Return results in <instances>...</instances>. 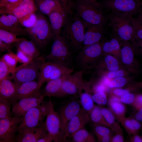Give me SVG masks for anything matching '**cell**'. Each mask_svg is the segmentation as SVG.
<instances>
[{
  "mask_svg": "<svg viewBox=\"0 0 142 142\" xmlns=\"http://www.w3.org/2000/svg\"><path fill=\"white\" fill-rule=\"evenodd\" d=\"M66 13L62 5L48 16L50 27L55 36L61 35Z\"/></svg>",
  "mask_w": 142,
  "mask_h": 142,
  "instance_id": "22",
  "label": "cell"
},
{
  "mask_svg": "<svg viewBox=\"0 0 142 142\" xmlns=\"http://www.w3.org/2000/svg\"><path fill=\"white\" fill-rule=\"evenodd\" d=\"M18 62L22 64L27 63L34 59L31 57L18 49L16 54Z\"/></svg>",
  "mask_w": 142,
  "mask_h": 142,
  "instance_id": "44",
  "label": "cell"
},
{
  "mask_svg": "<svg viewBox=\"0 0 142 142\" xmlns=\"http://www.w3.org/2000/svg\"><path fill=\"white\" fill-rule=\"evenodd\" d=\"M99 3L106 12L130 16L142 13L141 0H102Z\"/></svg>",
  "mask_w": 142,
  "mask_h": 142,
  "instance_id": "5",
  "label": "cell"
},
{
  "mask_svg": "<svg viewBox=\"0 0 142 142\" xmlns=\"http://www.w3.org/2000/svg\"><path fill=\"white\" fill-rule=\"evenodd\" d=\"M98 42L84 46L77 56L76 61L78 66L81 68L86 67L91 60L100 55L102 48Z\"/></svg>",
  "mask_w": 142,
  "mask_h": 142,
  "instance_id": "15",
  "label": "cell"
},
{
  "mask_svg": "<svg viewBox=\"0 0 142 142\" xmlns=\"http://www.w3.org/2000/svg\"><path fill=\"white\" fill-rule=\"evenodd\" d=\"M138 111L135 115V120L139 122H142V108L138 110Z\"/></svg>",
  "mask_w": 142,
  "mask_h": 142,
  "instance_id": "58",
  "label": "cell"
},
{
  "mask_svg": "<svg viewBox=\"0 0 142 142\" xmlns=\"http://www.w3.org/2000/svg\"><path fill=\"white\" fill-rule=\"evenodd\" d=\"M129 93V90L121 89H116L113 91V93L116 95L121 96L125 94Z\"/></svg>",
  "mask_w": 142,
  "mask_h": 142,
  "instance_id": "53",
  "label": "cell"
},
{
  "mask_svg": "<svg viewBox=\"0 0 142 142\" xmlns=\"http://www.w3.org/2000/svg\"><path fill=\"white\" fill-rule=\"evenodd\" d=\"M44 96L39 90L23 98L12 104L11 113L14 116L22 117L30 109L39 106L43 102Z\"/></svg>",
  "mask_w": 142,
  "mask_h": 142,
  "instance_id": "11",
  "label": "cell"
},
{
  "mask_svg": "<svg viewBox=\"0 0 142 142\" xmlns=\"http://www.w3.org/2000/svg\"><path fill=\"white\" fill-rule=\"evenodd\" d=\"M92 97L94 102L99 105H105L108 102L106 96L104 92L95 93Z\"/></svg>",
  "mask_w": 142,
  "mask_h": 142,
  "instance_id": "42",
  "label": "cell"
},
{
  "mask_svg": "<svg viewBox=\"0 0 142 142\" xmlns=\"http://www.w3.org/2000/svg\"><path fill=\"white\" fill-rule=\"evenodd\" d=\"M11 45L5 44L0 40V53L11 50Z\"/></svg>",
  "mask_w": 142,
  "mask_h": 142,
  "instance_id": "54",
  "label": "cell"
},
{
  "mask_svg": "<svg viewBox=\"0 0 142 142\" xmlns=\"http://www.w3.org/2000/svg\"><path fill=\"white\" fill-rule=\"evenodd\" d=\"M75 12L83 23L106 25L108 20L99 2L93 0H77L74 6Z\"/></svg>",
  "mask_w": 142,
  "mask_h": 142,
  "instance_id": "2",
  "label": "cell"
},
{
  "mask_svg": "<svg viewBox=\"0 0 142 142\" xmlns=\"http://www.w3.org/2000/svg\"><path fill=\"white\" fill-rule=\"evenodd\" d=\"M22 0H0V8H8L14 6Z\"/></svg>",
  "mask_w": 142,
  "mask_h": 142,
  "instance_id": "47",
  "label": "cell"
},
{
  "mask_svg": "<svg viewBox=\"0 0 142 142\" xmlns=\"http://www.w3.org/2000/svg\"><path fill=\"white\" fill-rule=\"evenodd\" d=\"M38 19L37 15L35 12L30 13L18 19L20 24L29 29L33 27L36 23Z\"/></svg>",
  "mask_w": 142,
  "mask_h": 142,
  "instance_id": "34",
  "label": "cell"
},
{
  "mask_svg": "<svg viewBox=\"0 0 142 142\" xmlns=\"http://www.w3.org/2000/svg\"><path fill=\"white\" fill-rule=\"evenodd\" d=\"M54 138L53 136L48 133L42 138L39 139L37 142H51L54 141Z\"/></svg>",
  "mask_w": 142,
  "mask_h": 142,
  "instance_id": "51",
  "label": "cell"
},
{
  "mask_svg": "<svg viewBox=\"0 0 142 142\" xmlns=\"http://www.w3.org/2000/svg\"><path fill=\"white\" fill-rule=\"evenodd\" d=\"M124 76V72L122 70L112 71L109 73L108 74L109 77L111 78L122 77Z\"/></svg>",
  "mask_w": 142,
  "mask_h": 142,
  "instance_id": "50",
  "label": "cell"
},
{
  "mask_svg": "<svg viewBox=\"0 0 142 142\" xmlns=\"http://www.w3.org/2000/svg\"><path fill=\"white\" fill-rule=\"evenodd\" d=\"M22 117L14 116L0 120V142L15 141L18 126Z\"/></svg>",
  "mask_w": 142,
  "mask_h": 142,
  "instance_id": "12",
  "label": "cell"
},
{
  "mask_svg": "<svg viewBox=\"0 0 142 142\" xmlns=\"http://www.w3.org/2000/svg\"><path fill=\"white\" fill-rule=\"evenodd\" d=\"M120 46L118 40L115 38L111 39L110 41L105 42L103 44L102 49L105 53H109L114 51L118 50Z\"/></svg>",
  "mask_w": 142,
  "mask_h": 142,
  "instance_id": "39",
  "label": "cell"
},
{
  "mask_svg": "<svg viewBox=\"0 0 142 142\" xmlns=\"http://www.w3.org/2000/svg\"><path fill=\"white\" fill-rule=\"evenodd\" d=\"M34 1H35L36 2V3H37L41 1H42L43 0H34Z\"/></svg>",
  "mask_w": 142,
  "mask_h": 142,
  "instance_id": "60",
  "label": "cell"
},
{
  "mask_svg": "<svg viewBox=\"0 0 142 142\" xmlns=\"http://www.w3.org/2000/svg\"><path fill=\"white\" fill-rule=\"evenodd\" d=\"M11 104L9 100L0 98V120L11 116Z\"/></svg>",
  "mask_w": 142,
  "mask_h": 142,
  "instance_id": "36",
  "label": "cell"
},
{
  "mask_svg": "<svg viewBox=\"0 0 142 142\" xmlns=\"http://www.w3.org/2000/svg\"><path fill=\"white\" fill-rule=\"evenodd\" d=\"M90 121L89 114L82 109L74 116L68 123L63 141L71 138L78 130L83 128Z\"/></svg>",
  "mask_w": 142,
  "mask_h": 142,
  "instance_id": "16",
  "label": "cell"
},
{
  "mask_svg": "<svg viewBox=\"0 0 142 142\" xmlns=\"http://www.w3.org/2000/svg\"><path fill=\"white\" fill-rule=\"evenodd\" d=\"M122 60L127 64H131L133 60V54L131 48L128 45L124 46L121 50Z\"/></svg>",
  "mask_w": 142,
  "mask_h": 142,
  "instance_id": "38",
  "label": "cell"
},
{
  "mask_svg": "<svg viewBox=\"0 0 142 142\" xmlns=\"http://www.w3.org/2000/svg\"><path fill=\"white\" fill-rule=\"evenodd\" d=\"M105 61L109 70L114 71L118 69L119 67L118 60L111 55H107L105 58Z\"/></svg>",
  "mask_w": 142,
  "mask_h": 142,
  "instance_id": "41",
  "label": "cell"
},
{
  "mask_svg": "<svg viewBox=\"0 0 142 142\" xmlns=\"http://www.w3.org/2000/svg\"><path fill=\"white\" fill-rule=\"evenodd\" d=\"M132 27L134 38L142 39V13L136 17H132Z\"/></svg>",
  "mask_w": 142,
  "mask_h": 142,
  "instance_id": "33",
  "label": "cell"
},
{
  "mask_svg": "<svg viewBox=\"0 0 142 142\" xmlns=\"http://www.w3.org/2000/svg\"><path fill=\"white\" fill-rule=\"evenodd\" d=\"M38 19L35 24L32 28L27 29V34L38 48L44 47L55 36L49 23L42 14L37 15Z\"/></svg>",
  "mask_w": 142,
  "mask_h": 142,
  "instance_id": "4",
  "label": "cell"
},
{
  "mask_svg": "<svg viewBox=\"0 0 142 142\" xmlns=\"http://www.w3.org/2000/svg\"><path fill=\"white\" fill-rule=\"evenodd\" d=\"M93 131L97 137L109 135L113 134L112 130L107 127L98 125H93Z\"/></svg>",
  "mask_w": 142,
  "mask_h": 142,
  "instance_id": "40",
  "label": "cell"
},
{
  "mask_svg": "<svg viewBox=\"0 0 142 142\" xmlns=\"http://www.w3.org/2000/svg\"><path fill=\"white\" fill-rule=\"evenodd\" d=\"M89 114L90 120L93 125L103 126L111 129V126L106 121L102 114L101 108L94 105Z\"/></svg>",
  "mask_w": 142,
  "mask_h": 142,
  "instance_id": "28",
  "label": "cell"
},
{
  "mask_svg": "<svg viewBox=\"0 0 142 142\" xmlns=\"http://www.w3.org/2000/svg\"><path fill=\"white\" fill-rule=\"evenodd\" d=\"M17 36L14 33L0 28V40L7 44L11 45L17 40Z\"/></svg>",
  "mask_w": 142,
  "mask_h": 142,
  "instance_id": "35",
  "label": "cell"
},
{
  "mask_svg": "<svg viewBox=\"0 0 142 142\" xmlns=\"http://www.w3.org/2000/svg\"><path fill=\"white\" fill-rule=\"evenodd\" d=\"M134 107L137 110H139L142 108V95H138L135 97L134 102L132 104Z\"/></svg>",
  "mask_w": 142,
  "mask_h": 142,
  "instance_id": "49",
  "label": "cell"
},
{
  "mask_svg": "<svg viewBox=\"0 0 142 142\" xmlns=\"http://www.w3.org/2000/svg\"><path fill=\"white\" fill-rule=\"evenodd\" d=\"M70 73H71L67 74L57 79L48 82L43 93L44 96L57 97L64 80Z\"/></svg>",
  "mask_w": 142,
  "mask_h": 142,
  "instance_id": "24",
  "label": "cell"
},
{
  "mask_svg": "<svg viewBox=\"0 0 142 142\" xmlns=\"http://www.w3.org/2000/svg\"><path fill=\"white\" fill-rule=\"evenodd\" d=\"M81 109L80 104L75 100L70 102L61 109L59 115L60 122V132L62 141L68 123Z\"/></svg>",
  "mask_w": 142,
  "mask_h": 142,
  "instance_id": "14",
  "label": "cell"
},
{
  "mask_svg": "<svg viewBox=\"0 0 142 142\" xmlns=\"http://www.w3.org/2000/svg\"><path fill=\"white\" fill-rule=\"evenodd\" d=\"M45 61L44 55H40L26 64L16 67L9 77L16 83L35 80L38 76L41 66Z\"/></svg>",
  "mask_w": 142,
  "mask_h": 142,
  "instance_id": "6",
  "label": "cell"
},
{
  "mask_svg": "<svg viewBox=\"0 0 142 142\" xmlns=\"http://www.w3.org/2000/svg\"><path fill=\"white\" fill-rule=\"evenodd\" d=\"M49 107L46 115L44 125L48 133L53 135L54 141H62L60 132V122L59 114L54 110L50 99L49 100Z\"/></svg>",
  "mask_w": 142,
  "mask_h": 142,
  "instance_id": "13",
  "label": "cell"
},
{
  "mask_svg": "<svg viewBox=\"0 0 142 142\" xmlns=\"http://www.w3.org/2000/svg\"><path fill=\"white\" fill-rule=\"evenodd\" d=\"M102 114L105 120L110 126L111 129L115 132L120 128L119 123L116 122L115 116L109 108H101Z\"/></svg>",
  "mask_w": 142,
  "mask_h": 142,
  "instance_id": "30",
  "label": "cell"
},
{
  "mask_svg": "<svg viewBox=\"0 0 142 142\" xmlns=\"http://www.w3.org/2000/svg\"><path fill=\"white\" fill-rule=\"evenodd\" d=\"M49 101L43 102L39 106L33 108L26 112L22 116V121L19 124L17 132L24 129L36 128L42 125L43 120L48 111Z\"/></svg>",
  "mask_w": 142,
  "mask_h": 142,
  "instance_id": "8",
  "label": "cell"
},
{
  "mask_svg": "<svg viewBox=\"0 0 142 142\" xmlns=\"http://www.w3.org/2000/svg\"><path fill=\"white\" fill-rule=\"evenodd\" d=\"M16 89L15 83L9 78L0 80V98L9 101L14 95Z\"/></svg>",
  "mask_w": 142,
  "mask_h": 142,
  "instance_id": "25",
  "label": "cell"
},
{
  "mask_svg": "<svg viewBox=\"0 0 142 142\" xmlns=\"http://www.w3.org/2000/svg\"><path fill=\"white\" fill-rule=\"evenodd\" d=\"M18 133L15 141L17 142H37L48 133L44 123L38 127L26 129Z\"/></svg>",
  "mask_w": 142,
  "mask_h": 142,
  "instance_id": "20",
  "label": "cell"
},
{
  "mask_svg": "<svg viewBox=\"0 0 142 142\" xmlns=\"http://www.w3.org/2000/svg\"><path fill=\"white\" fill-rule=\"evenodd\" d=\"M18 19L11 14L0 11V28L13 33L17 36L27 34L26 29L19 26Z\"/></svg>",
  "mask_w": 142,
  "mask_h": 142,
  "instance_id": "18",
  "label": "cell"
},
{
  "mask_svg": "<svg viewBox=\"0 0 142 142\" xmlns=\"http://www.w3.org/2000/svg\"><path fill=\"white\" fill-rule=\"evenodd\" d=\"M115 132V134L112 136L110 142H123L125 141L123 131L121 128Z\"/></svg>",
  "mask_w": 142,
  "mask_h": 142,
  "instance_id": "48",
  "label": "cell"
},
{
  "mask_svg": "<svg viewBox=\"0 0 142 142\" xmlns=\"http://www.w3.org/2000/svg\"><path fill=\"white\" fill-rule=\"evenodd\" d=\"M135 96L133 93H128L121 96L120 101L124 104H132L134 102Z\"/></svg>",
  "mask_w": 142,
  "mask_h": 142,
  "instance_id": "46",
  "label": "cell"
},
{
  "mask_svg": "<svg viewBox=\"0 0 142 142\" xmlns=\"http://www.w3.org/2000/svg\"><path fill=\"white\" fill-rule=\"evenodd\" d=\"M10 69L2 58H0V80L9 78Z\"/></svg>",
  "mask_w": 142,
  "mask_h": 142,
  "instance_id": "43",
  "label": "cell"
},
{
  "mask_svg": "<svg viewBox=\"0 0 142 142\" xmlns=\"http://www.w3.org/2000/svg\"><path fill=\"white\" fill-rule=\"evenodd\" d=\"M14 44L17 49L20 50L34 59L40 56L39 48L32 40L23 38H18Z\"/></svg>",
  "mask_w": 142,
  "mask_h": 142,
  "instance_id": "23",
  "label": "cell"
},
{
  "mask_svg": "<svg viewBox=\"0 0 142 142\" xmlns=\"http://www.w3.org/2000/svg\"><path fill=\"white\" fill-rule=\"evenodd\" d=\"M50 53L44 56L46 61L72 68V56L70 47L61 35L54 37Z\"/></svg>",
  "mask_w": 142,
  "mask_h": 142,
  "instance_id": "3",
  "label": "cell"
},
{
  "mask_svg": "<svg viewBox=\"0 0 142 142\" xmlns=\"http://www.w3.org/2000/svg\"><path fill=\"white\" fill-rule=\"evenodd\" d=\"M73 69L56 63L45 61L42 64L39 72L38 81L40 88L45 82L57 79L68 74L72 73Z\"/></svg>",
  "mask_w": 142,
  "mask_h": 142,
  "instance_id": "9",
  "label": "cell"
},
{
  "mask_svg": "<svg viewBox=\"0 0 142 142\" xmlns=\"http://www.w3.org/2000/svg\"><path fill=\"white\" fill-rule=\"evenodd\" d=\"M85 29L83 44L84 46L98 42L105 32L106 25L103 24H92L83 23Z\"/></svg>",
  "mask_w": 142,
  "mask_h": 142,
  "instance_id": "19",
  "label": "cell"
},
{
  "mask_svg": "<svg viewBox=\"0 0 142 142\" xmlns=\"http://www.w3.org/2000/svg\"><path fill=\"white\" fill-rule=\"evenodd\" d=\"M37 3V9L40 12L48 16L62 5L60 0H43Z\"/></svg>",
  "mask_w": 142,
  "mask_h": 142,
  "instance_id": "27",
  "label": "cell"
},
{
  "mask_svg": "<svg viewBox=\"0 0 142 142\" xmlns=\"http://www.w3.org/2000/svg\"><path fill=\"white\" fill-rule=\"evenodd\" d=\"M79 95L82 109L89 113L94 106L92 96L87 92H81Z\"/></svg>",
  "mask_w": 142,
  "mask_h": 142,
  "instance_id": "31",
  "label": "cell"
},
{
  "mask_svg": "<svg viewBox=\"0 0 142 142\" xmlns=\"http://www.w3.org/2000/svg\"><path fill=\"white\" fill-rule=\"evenodd\" d=\"M15 84L16 89L15 94L9 101L12 104L21 99L36 93L40 89L38 82L35 80Z\"/></svg>",
  "mask_w": 142,
  "mask_h": 142,
  "instance_id": "21",
  "label": "cell"
},
{
  "mask_svg": "<svg viewBox=\"0 0 142 142\" xmlns=\"http://www.w3.org/2000/svg\"><path fill=\"white\" fill-rule=\"evenodd\" d=\"M117 120L121 124L130 136L137 133L138 132L134 128L131 118L124 117Z\"/></svg>",
  "mask_w": 142,
  "mask_h": 142,
  "instance_id": "37",
  "label": "cell"
},
{
  "mask_svg": "<svg viewBox=\"0 0 142 142\" xmlns=\"http://www.w3.org/2000/svg\"><path fill=\"white\" fill-rule=\"evenodd\" d=\"M64 9L67 12L70 8V3L69 0H60Z\"/></svg>",
  "mask_w": 142,
  "mask_h": 142,
  "instance_id": "57",
  "label": "cell"
},
{
  "mask_svg": "<svg viewBox=\"0 0 142 142\" xmlns=\"http://www.w3.org/2000/svg\"><path fill=\"white\" fill-rule=\"evenodd\" d=\"M110 82V80L108 78H105L103 80L102 84L105 86H108V84Z\"/></svg>",
  "mask_w": 142,
  "mask_h": 142,
  "instance_id": "59",
  "label": "cell"
},
{
  "mask_svg": "<svg viewBox=\"0 0 142 142\" xmlns=\"http://www.w3.org/2000/svg\"><path fill=\"white\" fill-rule=\"evenodd\" d=\"M113 136L112 134L110 135L103 136L97 137V139L100 142H110L111 139Z\"/></svg>",
  "mask_w": 142,
  "mask_h": 142,
  "instance_id": "55",
  "label": "cell"
},
{
  "mask_svg": "<svg viewBox=\"0 0 142 142\" xmlns=\"http://www.w3.org/2000/svg\"><path fill=\"white\" fill-rule=\"evenodd\" d=\"M75 142H95L96 141L92 133L82 128L75 132L71 137Z\"/></svg>",
  "mask_w": 142,
  "mask_h": 142,
  "instance_id": "29",
  "label": "cell"
},
{
  "mask_svg": "<svg viewBox=\"0 0 142 142\" xmlns=\"http://www.w3.org/2000/svg\"><path fill=\"white\" fill-rule=\"evenodd\" d=\"M9 68L12 74L16 68L18 62L16 54L11 50L5 53L1 57Z\"/></svg>",
  "mask_w": 142,
  "mask_h": 142,
  "instance_id": "32",
  "label": "cell"
},
{
  "mask_svg": "<svg viewBox=\"0 0 142 142\" xmlns=\"http://www.w3.org/2000/svg\"><path fill=\"white\" fill-rule=\"evenodd\" d=\"M130 141L131 142H142V139L141 137L136 133L130 136Z\"/></svg>",
  "mask_w": 142,
  "mask_h": 142,
  "instance_id": "56",
  "label": "cell"
},
{
  "mask_svg": "<svg viewBox=\"0 0 142 142\" xmlns=\"http://www.w3.org/2000/svg\"><path fill=\"white\" fill-rule=\"evenodd\" d=\"M109 108L118 120L119 119L125 117L126 113L125 106L121 102L120 98L115 96L111 97L108 100Z\"/></svg>",
  "mask_w": 142,
  "mask_h": 142,
  "instance_id": "26",
  "label": "cell"
},
{
  "mask_svg": "<svg viewBox=\"0 0 142 142\" xmlns=\"http://www.w3.org/2000/svg\"><path fill=\"white\" fill-rule=\"evenodd\" d=\"M106 87L102 83L99 84L94 86L93 90L95 93L104 92L106 90Z\"/></svg>",
  "mask_w": 142,
  "mask_h": 142,
  "instance_id": "52",
  "label": "cell"
},
{
  "mask_svg": "<svg viewBox=\"0 0 142 142\" xmlns=\"http://www.w3.org/2000/svg\"><path fill=\"white\" fill-rule=\"evenodd\" d=\"M37 9L34 0H22L17 4L12 7L0 8V11L14 16L18 19L32 13Z\"/></svg>",
  "mask_w": 142,
  "mask_h": 142,
  "instance_id": "17",
  "label": "cell"
},
{
  "mask_svg": "<svg viewBox=\"0 0 142 142\" xmlns=\"http://www.w3.org/2000/svg\"><path fill=\"white\" fill-rule=\"evenodd\" d=\"M62 30L61 35L70 47L75 50L80 49L83 44L84 27L81 20L71 8L67 12Z\"/></svg>",
  "mask_w": 142,
  "mask_h": 142,
  "instance_id": "1",
  "label": "cell"
},
{
  "mask_svg": "<svg viewBox=\"0 0 142 142\" xmlns=\"http://www.w3.org/2000/svg\"><path fill=\"white\" fill-rule=\"evenodd\" d=\"M82 72L77 71L69 74L64 80L58 97L79 94L85 88L82 79Z\"/></svg>",
  "mask_w": 142,
  "mask_h": 142,
  "instance_id": "10",
  "label": "cell"
},
{
  "mask_svg": "<svg viewBox=\"0 0 142 142\" xmlns=\"http://www.w3.org/2000/svg\"><path fill=\"white\" fill-rule=\"evenodd\" d=\"M127 82L126 79L122 77H120L110 81L108 86L110 88H120L124 86Z\"/></svg>",
  "mask_w": 142,
  "mask_h": 142,
  "instance_id": "45",
  "label": "cell"
},
{
  "mask_svg": "<svg viewBox=\"0 0 142 142\" xmlns=\"http://www.w3.org/2000/svg\"><path fill=\"white\" fill-rule=\"evenodd\" d=\"M109 25L116 35L122 39L127 41L134 38L132 27V16L106 12Z\"/></svg>",
  "mask_w": 142,
  "mask_h": 142,
  "instance_id": "7",
  "label": "cell"
},
{
  "mask_svg": "<svg viewBox=\"0 0 142 142\" xmlns=\"http://www.w3.org/2000/svg\"><path fill=\"white\" fill-rule=\"evenodd\" d=\"M95 1H97V0H93Z\"/></svg>",
  "mask_w": 142,
  "mask_h": 142,
  "instance_id": "61",
  "label": "cell"
}]
</instances>
